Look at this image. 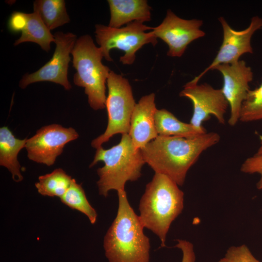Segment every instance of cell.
Instances as JSON below:
<instances>
[{
    "instance_id": "17",
    "label": "cell",
    "mask_w": 262,
    "mask_h": 262,
    "mask_svg": "<svg viewBox=\"0 0 262 262\" xmlns=\"http://www.w3.org/2000/svg\"><path fill=\"white\" fill-rule=\"evenodd\" d=\"M154 118L158 135L192 138L207 132L204 128H197L180 121L166 109H157Z\"/></svg>"
},
{
    "instance_id": "6",
    "label": "cell",
    "mask_w": 262,
    "mask_h": 262,
    "mask_svg": "<svg viewBox=\"0 0 262 262\" xmlns=\"http://www.w3.org/2000/svg\"><path fill=\"white\" fill-rule=\"evenodd\" d=\"M106 84L108 92L105 106L108 124L104 132L91 143V146L96 149L115 134H129L131 115L136 104L127 79L111 70Z\"/></svg>"
},
{
    "instance_id": "26",
    "label": "cell",
    "mask_w": 262,
    "mask_h": 262,
    "mask_svg": "<svg viewBox=\"0 0 262 262\" xmlns=\"http://www.w3.org/2000/svg\"><path fill=\"white\" fill-rule=\"evenodd\" d=\"M175 246L180 249L182 253L181 262H196V254L193 244L185 240L178 239Z\"/></svg>"
},
{
    "instance_id": "14",
    "label": "cell",
    "mask_w": 262,
    "mask_h": 262,
    "mask_svg": "<svg viewBox=\"0 0 262 262\" xmlns=\"http://www.w3.org/2000/svg\"><path fill=\"white\" fill-rule=\"evenodd\" d=\"M155 98L153 93L143 96L133 109L129 135L136 149L142 148L158 136L154 118L157 109Z\"/></svg>"
},
{
    "instance_id": "9",
    "label": "cell",
    "mask_w": 262,
    "mask_h": 262,
    "mask_svg": "<svg viewBox=\"0 0 262 262\" xmlns=\"http://www.w3.org/2000/svg\"><path fill=\"white\" fill-rule=\"evenodd\" d=\"M180 96L192 102L193 113L190 123L195 127L204 128L203 122L211 115L220 124H225V114L229 104L221 89L214 88L207 83L198 84L190 81L183 86Z\"/></svg>"
},
{
    "instance_id": "12",
    "label": "cell",
    "mask_w": 262,
    "mask_h": 262,
    "mask_svg": "<svg viewBox=\"0 0 262 262\" xmlns=\"http://www.w3.org/2000/svg\"><path fill=\"white\" fill-rule=\"evenodd\" d=\"M203 21L197 19H184L176 15L170 9L158 26L151 31L168 46L167 55L180 57L193 41L203 37L205 33L200 29Z\"/></svg>"
},
{
    "instance_id": "2",
    "label": "cell",
    "mask_w": 262,
    "mask_h": 262,
    "mask_svg": "<svg viewBox=\"0 0 262 262\" xmlns=\"http://www.w3.org/2000/svg\"><path fill=\"white\" fill-rule=\"evenodd\" d=\"M116 216L103 240L109 262H149L150 244L139 215L130 205L125 190L117 191Z\"/></svg>"
},
{
    "instance_id": "8",
    "label": "cell",
    "mask_w": 262,
    "mask_h": 262,
    "mask_svg": "<svg viewBox=\"0 0 262 262\" xmlns=\"http://www.w3.org/2000/svg\"><path fill=\"white\" fill-rule=\"evenodd\" d=\"M56 47L52 58L36 71L24 75L19 83L24 89L39 82H50L62 85L67 90L72 86L68 79L70 54L77 39L72 33L56 32L54 34Z\"/></svg>"
},
{
    "instance_id": "24",
    "label": "cell",
    "mask_w": 262,
    "mask_h": 262,
    "mask_svg": "<svg viewBox=\"0 0 262 262\" xmlns=\"http://www.w3.org/2000/svg\"><path fill=\"white\" fill-rule=\"evenodd\" d=\"M240 171L245 174H258L261 178L257 183V187L262 189V155L255 154L247 158L242 164Z\"/></svg>"
},
{
    "instance_id": "7",
    "label": "cell",
    "mask_w": 262,
    "mask_h": 262,
    "mask_svg": "<svg viewBox=\"0 0 262 262\" xmlns=\"http://www.w3.org/2000/svg\"><path fill=\"white\" fill-rule=\"evenodd\" d=\"M152 28L138 21L120 28L96 24L95 36L106 60L113 61L110 50L118 49L125 53L120 57L119 61L123 65H131L135 60L136 52L144 45L150 43L154 46L157 44V38L152 32H146Z\"/></svg>"
},
{
    "instance_id": "21",
    "label": "cell",
    "mask_w": 262,
    "mask_h": 262,
    "mask_svg": "<svg viewBox=\"0 0 262 262\" xmlns=\"http://www.w3.org/2000/svg\"><path fill=\"white\" fill-rule=\"evenodd\" d=\"M60 200L71 209L84 214L92 224L97 221V213L88 201L82 185L73 179L71 184Z\"/></svg>"
},
{
    "instance_id": "19",
    "label": "cell",
    "mask_w": 262,
    "mask_h": 262,
    "mask_svg": "<svg viewBox=\"0 0 262 262\" xmlns=\"http://www.w3.org/2000/svg\"><path fill=\"white\" fill-rule=\"evenodd\" d=\"M33 5V12L50 31L70 21L64 0H36Z\"/></svg>"
},
{
    "instance_id": "27",
    "label": "cell",
    "mask_w": 262,
    "mask_h": 262,
    "mask_svg": "<svg viewBox=\"0 0 262 262\" xmlns=\"http://www.w3.org/2000/svg\"><path fill=\"white\" fill-rule=\"evenodd\" d=\"M255 154L257 155H262V139L261 142L260 146Z\"/></svg>"
},
{
    "instance_id": "23",
    "label": "cell",
    "mask_w": 262,
    "mask_h": 262,
    "mask_svg": "<svg viewBox=\"0 0 262 262\" xmlns=\"http://www.w3.org/2000/svg\"><path fill=\"white\" fill-rule=\"evenodd\" d=\"M218 262H261L252 254L245 244L231 246L227 250L224 256Z\"/></svg>"
},
{
    "instance_id": "10",
    "label": "cell",
    "mask_w": 262,
    "mask_h": 262,
    "mask_svg": "<svg viewBox=\"0 0 262 262\" xmlns=\"http://www.w3.org/2000/svg\"><path fill=\"white\" fill-rule=\"evenodd\" d=\"M218 20L223 30L222 43L212 63L191 80L194 82L198 83L204 75L218 65L237 62L242 55L253 53L251 40L254 33L262 28V18L252 17L248 27L242 31L232 29L222 16L219 17Z\"/></svg>"
},
{
    "instance_id": "11",
    "label": "cell",
    "mask_w": 262,
    "mask_h": 262,
    "mask_svg": "<svg viewBox=\"0 0 262 262\" xmlns=\"http://www.w3.org/2000/svg\"><path fill=\"white\" fill-rule=\"evenodd\" d=\"M78 137V133L71 127L57 124L43 126L27 139L25 148L28 157L34 162L51 166L62 154L65 145Z\"/></svg>"
},
{
    "instance_id": "3",
    "label": "cell",
    "mask_w": 262,
    "mask_h": 262,
    "mask_svg": "<svg viewBox=\"0 0 262 262\" xmlns=\"http://www.w3.org/2000/svg\"><path fill=\"white\" fill-rule=\"evenodd\" d=\"M184 193L167 176L155 173L146 186L139 204V215L143 227L155 233L165 246L167 234L172 223L182 213Z\"/></svg>"
},
{
    "instance_id": "1",
    "label": "cell",
    "mask_w": 262,
    "mask_h": 262,
    "mask_svg": "<svg viewBox=\"0 0 262 262\" xmlns=\"http://www.w3.org/2000/svg\"><path fill=\"white\" fill-rule=\"evenodd\" d=\"M220 140L215 132L192 138L158 135L140 149L145 163L155 173L164 175L182 186L188 170L200 155Z\"/></svg>"
},
{
    "instance_id": "22",
    "label": "cell",
    "mask_w": 262,
    "mask_h": 262,
    "mask_svg": "<svg viewBox=\"0 0 262 262\" xmlns=\"http://www.w3.org/2000/svg\"><path fill=\"white\" fill-rule=\"evenodd\" d=\"M262 119V82L254 90H249L243 102L239 121L249 122Z\"/></svg>"
},
{
    "instance_id": "5",
    "label": "cell",
    "mask_w": 262,
    "mask_h": 262,
    "mask_svg": "<svg viewBox=\"0 0 262 262\" xmlns=\"http://www.w3.org/2000/svg\"><path fill=\"white\" fill-rule=\"evenodd\" d=\"M71 54L76 70L74 84L84 88L90 106L95 110L106 107V84L111 71L102 63L103 56L88 34L77 38Z\"/></svg>"
},
{
    "instance_id": "13",
    "label": "cell",
    "mask_w": 262,
    "mask_h": 262,
    "mask_svg": "<svg viewBox=\"0 0 262 262\" xmlns=\"http://www.w3.org/2000/svg\"><path fill=\"white\" fill-rule=\"evenodd\" d=\"M213 70H218L223 76L221 90L230 111L228 123L233 127L239 121L242 105L250 90L249 84L253 80V72L243 60L219 65Z\"/></svg>"
},
{
    "instance_id": "4",
    "label": "cell",
    "mask_w": 262,
    "mask_h": 262,
    "mask_svg": "<svg viewBox=\"0 0 262 262\" xmlns=\"http://www.w3.org/2000/svg\"><path fill=\"white\" fill-rule=\"evenodd\" d=\"M99 161L104 165L97 170L99 180L97 183L100 195L107 197L109 192L125 190L128 181L137 180L146 164L141 149H136L129 134H123L120 142L109 149H97L90 167Z\"/></svg>"
},
{
    "instance_id": "25",
    "label": "cell",
    "mask_w": 262,
    "mask_h": 262,
    "mask_svg": "<svg viewBox=\"0 0 262 262\" xmlns=\"http://www.w3.org/2000/svg\"><path fill=\"white\" fill-rule=\"evenodd\" d=\"M26 22V13L15 11L8 19V28L13 33L22 32L25 27Z\"/></svg>"
},
{
    "instance_id": "16",
    "label": "cell",
    "mask_w": 262,
    "mask_h": 262,
    "mask_svg": "<svg viewBox=\"0 0 262 262\" xmlns=\"http://www.w3.org/2000/svg\"><path fill=\"white\" fill-rule=\"evenodd\" d=\"M27 140L26 138H16L7 127L0 129V165L9 170L16 182L21 181L23 179L17 155L21 149L25 147Z\"/></svg>"
},
{
    "instance_id": "18",
    "label": "cell",
    "mask_w": 262,
    "mask_h": 262,
    "mask_svg": "<svg viewBox=\"0 0 262 262\" xmlns=\"http://www.w3.org/2000/svg\"><path fill=\"white\" fill-rule=\"evenodd\" d=\"M26 16L25 27L21 32L20 37L14 43V46L24 42H34L42 49L49 52L51 43L55 41L54 35L36 13H26Z\"/></svg>"
},
{
    "instance_id": "20",
    "label": "cell",
    "mask_w": 262,
    "mask_h": 262,
    "mask_svg": "<svg viewBox=\"0 0 262 262\" xmlns=\"http://www.w3.org/2000/svg\"><path fill=\"white\" fill-rule=\"evenodd\" d=\"M73 179L62 168L39 177L35 184L38 192L42 196L61 197L70 186Z\"/></svg>"
},
{
    "instance_id": "15",
    "label": "cell",
    "mask_w": 262,
    "mask_h": 262,
    "mask_svg": "<svg viewBox=\"0 0 262 262\" xmlns=\"http://www.w3.org/2000/svg\"><path fill=\"white\" fill-rule=\"evenodd\" d=\"M110 11L109 26L120 28L125 24L151 20V7L146 0H108Z\"/></svg>"
}]
</instances>
